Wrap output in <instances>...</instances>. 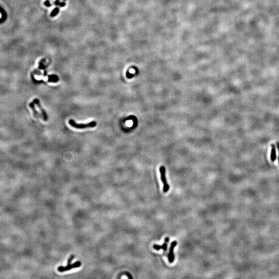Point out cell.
Segmentation results:
<instances>
[{
  "label": "cell",
  "mask_w": 279,
  "mask_h": 279,
  "mask_svg": "<svg viewBox=\"0 0 279 279\" xmlns=\"http://www.w3.org/2000/svg\"><path fill=\"white\" fill-rule=\"evenodd\" d=\"M69 124L72 127H74L77 129H84L87 128H93L96 126V122L95 121H92L89 123L87 124H77L73 119H70L69 121Z\"/></svg>",
  "instance_id": "obj_1"
},
{
  "label": "cell",
  "mask_w": 279,
  "mask_h": 279,
  "mask_svg": "<svg viewBox=\"0 0 279 279\" xmlns=\"http://www.w3.org/2000/svg\"><path fill=\"white\" fill-rule=\"evenodd\" d=\"M159 171L161 175V179L163 184V191L164 193H167L169 191L170 189V186L167 182L166 176H165V168L164 166L160 167L159 169Z\"/></svg>",
  "instance_id": "obj_2"
},
{
  "label": "cell",
  "mask_w": 279,
  "mask_h": 279,
  "mask_svg": "<svg viewBox=\"0 0 279 279\" xmlns=\"http://www.w3.org/2000/svg\"><path fill=\"white\" fill-rule=\"evenodd\" d=\"M81 265L82 264L81 262L77 261L72 264H70L69 265H67V266H59L58 267L57 270L60 273H63L65 272L68 271L69 270H71L72 269L79 268V267L81 266Z\"/></svg>",
  "instance_id": "obj_3"
},
{
  "label": "cell",
  "mask_w": 279,
  "mask_h": 279,
  "mask_svg": "<svg viewBox=\"0 0 279 279\" xmlns=\"http://www.w3.org/2000/svg\"><path fill=\"white\" fill-rule=\"evenodd\" d=\"M177 244V242L176 240H174L171 244L169 253L168 254V260H169V263L171 264L173 263L175 260L174 249V248L176 246Z\"/></svg>",
  "instance_id": "obj_4"
},
{
  "label": "cell",
  "mask_w": 279,
  "mask_h": 279,
  "mask_svg": "<svg viewBox=\"0 0 279 279\" xmlns=\"http://www.w3.org/2000/svg\"><path fill=\"white\" fill-rule=\"evenodd\" d=\"M34 103H35L37 106L38 107V108L40 109V110L41 111V113H42V114L43 115V119L45 120V121H47L48 120V116L47 115V113L46 112V111L44 110V109L41 107V105H40V103L39 102V101L36 99H34Z\"/></svg>",
  "instance_id": "obj_5"
},
{
  "label": "cell",
  "mask_w": 279,
  "mask_h": 279,
  "mask_svg": "<svg viewBox=\"0 0 279 279\" xmlns=\"http://www.w3.org/2000/svg\"><path fill=\"white\" fill-rule=\"evenodd\" d=\"M272 150H271V155H270V159L272 161L275 162L277 159V153H276V148L274 144H272Z\"/></svg>",
  "instance_id": "obj_6"
},
{
  "label": "cell",
  "mask_w": 279,
  "mask_h": 279,
  "mask_svg": "<svg viewBox=\"0 0 279 279\" xmlns=\"http://www.w3.org/2000/svg\"><path fill=\"white\" fill-rule=\"evenodd\" d=\"M168 243L165 242L162 245H158L157 244H154L153 245V248L157 251H159L160 250L162 249L164 251H166L168 249Z\"/></svg>",
  "instance_id": "obj_7"
},
{
  "label": "cell",
  "mask_w": 279,
  "mask_h": 279,
  "mask_svg": "<svg viewBox=\"0 0 279 279\" xmlns=\"http://www.w3.org/2000/svg\"><path fill=\"white\" fill-rule=\"evenodd\" d=\"M29 106H30V107L33 109V112H34L35 116H36V117L38 116V117H42L40 113H39L37 111V110H36L35 107V105H34V104L33 103H31L29 104Z\"/></svg>",
  "instance_id": "obj_8"
},
{
  "label": "cell",
  "mask_w": 279,
  "mask_h": 279,
  "mask_svg": "<svg viewBox=\"0 0 279 279\" xmlns=\"http://www.w3.org/2000/svg\"><path fill=\"white\" fill-rule=\"evenodd\" d=\"M74 255H71V256L70 257V258H69L68 259V260H67V265L70 264L71 263V262H72V261H73V260L74 259Z\"/></svg>",
  "instance_id": "obj_9"
},
{
  "label": "cell",
  "mask_w": 279,
  "mask_h": 279,
  "mask_svg": "<svg viewBox=\"0 0 279 279\" xmlns=\"http://www.w3.org/2000/svg\"><path fill=\"white\" fill-rule=\"evenodd\" d=\"M123 274H124V275H126V276H127V277H128V278L129 279H132V278H133V277H132L131 275L130 274H129V273H127V272H126V273H124Z\"/></svg>",
  "instance_id": "obj_10"
},
{
  "label": "cell",
  "mask_w": 279,
  "mask_h": 279,
  "mask_svg": "<svg viewBox=\"0 0 279 279\" xmlns=\"http://www.w3.org/2000/svg\"><path fill=\"white\" fill-rule=\"evenodd\" d=\"M169 241H170V238H169L168 237H167L165 238V239H164V242H166V243H169Z\"/></svg>",
  "instance_id": "obj_11"
},
{
  "label": "cell",
  "mask_w": 279,
  "mask_h": 279,
  "mask_svg": "<svg viewBox=\"0 0 279 279\" xmlns=\"http://www.w3.org/2000/svg\"><path fill=\"white\" fill-rule=\"evenodd\" d=\"M277 148H278V152H279V157H278V163H279V142H277Z\"/></svg>",
  "instance_id": "obj_12"
},
{
  "label": "cell",
  "mask_w": 279,
  "mask_h": 279,
  "mask_svg": "<svg viewBox=\"0 0 279 279\" xmlns=\"http://www.w3.org/2000/svg\"><path fill=\"white\" fill-rule=\"evenodd\" d=\"M1 17H2V14H1V13L0 12V19L1 18Z\"/></svg>",
  "instance_id": "obj_13"
}]
</instances>
